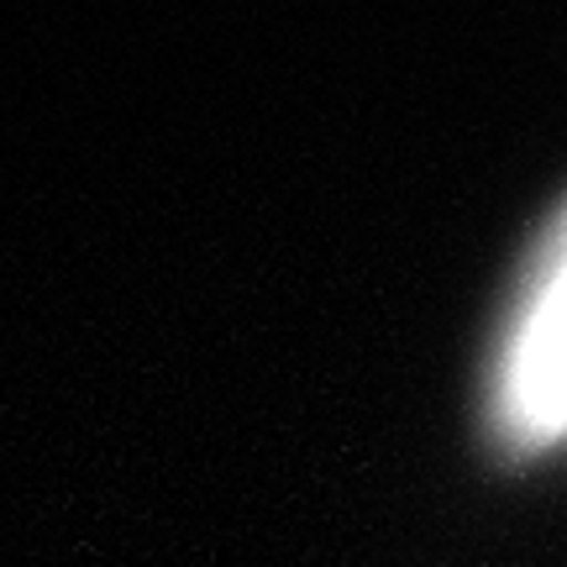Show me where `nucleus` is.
<instances>
[{
    "label": "nucleus",
    "instance_id": "f257e3e1",
    "mask_svg": "<svg viewBox=\"0 0 567 567\" xmlns=\"http://www.w3.org/2000/svg\"><path fill=\"white\" fill-rule=\"evenodd\" d=\"M494 436L530 457L567 436V210L551 221L494 363Z\"/></svg>",
    "mask_w": 567,
    "mask_h": 567
}]
</instances>
